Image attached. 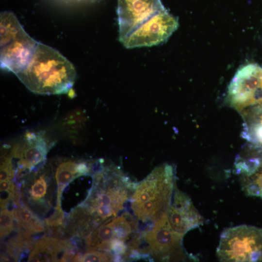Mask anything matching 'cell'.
Listing matches in <instances>:
<instances>
[{
    "label": "cell",
    "mask_w": 262,
    "mask_h": 262,
    "mask_svg": "<svg viewBox=\"0 0 262 262\" xmlns=\"http://www.w3.org/2000/svg\"><path fill=\"white\" fill-rule=\"evenodd\" d=\"M16 75L34 93L58 95L71 90L76 71L58 50L38 42L29 63Z\"/></svg>",
    "instance_id": "6da1fadb"
},
{
    "label": "cell",
    "mask_w": 262,
    "mask_h": 262,
    "mask_svg": "<svg viewBox=\"0 0 262 262\" xmlns=\"http://www.w3.org/2000/svg\"><path fill=\"white\" fill-rule=\"evenodd\" d=\"M176 184L175 170L167 164L137 183L129 201L137 221L151 225L166 214Z\"/></svg>",
    "instance_id": "7a4b0ae2"
},
{
    "label": "cell",
    "mask_w": 262,
    "mask_h": 262,
    "mask_svg": "<svg viewBox=\"0 0 262 262\" xmlns=\"http://www.w3.org/2000/svg\"><path fill=\"white\" fill-rule=\"evenodd\" d=\"M137 184L118 166L100 165L93 175V187L84 202L85 211L90 214L98 208H104L116 216L124 209Z\"/></svg>",
    "instance_id": "3957f363"
},
{
    "label": "cell",
    "mask_w": 262,
    "mask_h": 262,
    "mask_svg": "<svg viewBox=\"0 0 262 262\" xmlns=\"http://www.w3.org/2000/svg\"><path fill=\"white\" fill-rule=\"evenodd\" d=\"M0 31V67L16 75L29 63L38 42L26 32L11 12L1 13Z\"/></svg>",
    "instance_id": "277c9868"
},
{
    "label": "cell",
    "mask_w": 262,
    "mask_h": 262,
    "mask_svg": "<svg viewBox=\"0 0 262 262\" xmlns=\"http://www.w3.org/2000/svg\"><path fill=\"white\" fill-rule=\"evenodd\" d=\"M183 235L171 228L166 214L146 227L140 234V243L145 244L139 250L142 259L150 256L158 261H179L189 258L182 245Z\"/></svg>",
    "instance_id": "5b68a950"
},
{
    "label": "cell",
    "mask_w": 262,
    "mask_h": 262,
    "mask_svg": "<svg viewBox=\"0 0 262 262\" xmlns=\"http://www.w3.org/2000/svg\"><path fill=\"white\" fill-rule=\"evenodd\" d=\"M216 254L220 262H262V229L242 225L224 229Z\"/></svg>",
    "instance_id": "8992f818"
},
{
    "label": "cell",
    "mask_w": 262,
    "mask_h": 262,
    "mask_svg": "<svg viewBox=\"0 0 262 262\" xmlns=\"http://www.w3.org/2000/svg\"><path fill=\"white\" fill-rule=\"evenodd\" d=\"M178 26L177 18L164 8L120 42L127 49L159 45L166 41Z\"/></svg>",
    "instance_id": "52a82bcc"
},
{
    "label": "cell",
    "mask_w": 262,
    "mask_h": 262,
    "mask_svg": "<svg viewBox=\"0 0 262 262\" xmlns=\"http://www.w3.org/2000/svg\"><path fill=\"white\" fill-rule=\"evenodd\" d=\"M164 8L161 0H118L120 42Z\"/></svg>",
    "instance_id": "ba28073f"
},
{
    "label": "cell",
    "mask_w": 262,
    "mask_h": 262,
    "mask_svg": "<svg viewBox=\"0 0 262 262\" xmlns=\"http://www.w3.org/2000/svg\"><path fill=\"white\" fill-rule=\"evenodd\" d=\"M52 144L43 131H27L9 153L12 158L18 160L17 174L26 169L31 171L42 163Z\"/></svg>",
    "instance_id": "9c48e42d"
},
{
    "label": "cell",
    "mask_w": 262,
    "mask_h": 262,
    "mask_svg": "<svg viewBox=\"0 0 262 262\" xmlns=\"http://www.w3.org/2000/svg\"><path fill=\"white\" fill-rule=\"evenodd\" d=\"M262 85V67L249 64L239 68L228 88V97L230 105L241 112L252 104L253 95Z\"/></svg>",
    "instance_id": "30bf717a"
},
{
    "label": "cell",
    "mask_w": 262,
    "mask_h": 262,
    "mask_svg": "<svg viewBox=\"0 0 262 262\" xmlns=\"http://www.w3.org/2000/svg\"><path fill=\"white\" fill-rule=\"evenodd\" d=\"M166 216L172 229L182 235L205 222L204 218L195 208L191 198L179 190L176 184Z\"/></svg>",
    "instance_id": "8fae6325"
},
{
    "label": "cell",
    "mask_w": 262,
    "mask_h": 262,
    "mask_svg": "<svg viewBox=\"0 0 262 262\" xmlns=\"http://www.w3.org/2000/svg\"><path fill=\"white\" fill-rule=\"evenodd\" d=\"M92 169V162L67 161L60 163L55 175L58 186L57 204L61 205V197L64 188L76 178L91 174Z\"/></svg>",
    "instance_id": "7c38bea8"
},
{
    "label": "cell",
    "mask_w": 262,
    "mask_h": 262,
    "mask_svg": "<svg viewBox=\"0 0 262 262\" xmlns=\"http://www.w3.org/2000/svg\"><path fill=\"white\" fill-rule=\"evenodd\" d=\"M14 213L18 227L23 228L28 233L44 230L41 221L27 207H20Z\"/></svg>",
    "instance_id": "4fadbf2b"
},
{
    "label": "cell",
    "mask_w": 262,
    "mask_h": 262,
    "mask_svg": "<svg viewBox=\"0 0 262 262\" xmlns=\"http://www.w3.org/2000/svg\"><path fill=\"white\" fill-rule=\"evenodd\" d=\"M237 174L248 177L255 173L261 166L260 157H252L247 159L237 156L234 163Z\"/></svg>",
    "instance_id": "5bb4252c"
},
{
    "label": "cell",
    "mask_w": 262,
    "mask_h": 262,
    "mask_svg": "<svg viewBox=\"0 0 262 262\" xmlns=\"http://www.w3.org/2000/svg\"><path fill=\"white\" fill-rule=\"evenodd\" d=\"M15 214L13 212L3 209L0 212V237L3 238L8 235L14 228Z\"/></svg>",
    "instance_id": "9a60e30c"
},
{
    "label": "cell",
    "mask_w": 262,
    "mask_h": 262,
    "mask_svg": "<svg viewBox=\"0 0 262 262\" xmlns=\"http://www.w3.org/2000/svg\"><path fill=\"white\" fill-rule=\"evenodd\" d=\"M115 261V257L112 254L107 252L91 250L86 252L81 257L80 262H97Z\"/></svg>",
    "instance_id": "2e32d148"
},
{
    "label": "cell",
    "mask_w": 262,
    "mask_h": 262,
    "mask_svg": "<svg viewBox=\"0 0 262 262\" xmlns=\"http://www.w3.org/2000/svg\"><path fill=\"white\" fill-rule=\"evenodd\" d=\"M47 184L43 176L35 180L31 187L30 194L34 200L44 197L46 194Z\"/></svg>",
    "instance_id": "e0dca14e"
},
{
    "label": "cell",
    "mask_w": 262,
    "mask_h": 262,
    "mask_svg": "<svg viewBox=\"0 0 262 262\" xmlns=\"http://www.w3.org/2000/svg\"><path fill=\"white\" fill-rule=\"evenodd\" d=\"M64 213L61 208V205L57 204L53 213L45 219L47 225L55 226L62 224Z\"/></svg>",
    "instance_id": "ac0fdd59"
},
{
    "label": "cell",
    "mask_w": 262,
    "mask_h": 262,
    "mask_svg": "<svg viewBox=\"0 0 262 262\" xmlns=\"http://www.w3.org/2000/svg\"><path fill=\"white\" fill-rule=\"evenodd\" d=\"M14 190L0 191V208L4 209L8 204L10 199L14 197Z\"/></svg>",
    "instance_id": "d6986e66"
},
{
    "label": "cell",
    "mask_w": 262,
    "mask_h": 262,
    "mask_svg": "<svg viewBox=\"0 0 262 262\" xmlns=\"http://www.w3.org/2000/svg\"><path fill=\"white\" fill-rule=\"evenodd\" d=\"M14 183L10 181H1L0 183V190L1 191L13 190H14Z\"/></svg>",
    "instance_id": "ffe728a7"
}]
</instances>
